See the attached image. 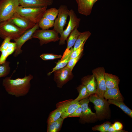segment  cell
Wrapping results in <instances>:
<instances>
[{
    "label": "cell",
    "instance_id": "obj_11",
    "mask_svg": "<svg viewBox=\"0 0 132 132\" xmlns=\"http://www.w3.org/2000/svg\"><path fill=\"white\" fill-rule=\"evenodd\" d=\"M54 72V80L56 83L57 87L59 88H61L73 77L72 71L66 66Z\"/></svg>",
    "mask_w": 132,
    "mask_h": 132
},
{
    "label": "cell",
    "instance_id": "obj_3",
    "mask_svg": "<svg viewBox=\"0 0 132 132\" xmlns=\"http://www.w3.org/2000/svg\"><path fill=\"white\" fill-rule=\"evenodd\" d=\"M26 31L18 27L8 19L0 22V37L2 39L9 37L14 40Z\"/></svg>",
    "mask_w": 132,
    "mask_h": 132
},
{
    "label": "cell",
    "instance_id": "obj_25",
    "mask_svg": "<svg viewBox=\"0 0 132 132\" xmlns=\"http://www.w3.org/2000/svg\"><path fill=\"white\" fill-rule=\"evenodd\" d=\"M54 21L50 20L43 17L38 23V26L42 29L47 30L54 27Z\"/></svg>",
    "mask_w": 132,
    "mask_h": 132
},
{
    "label": "cell",
    "instance_id": "obj_6",
    "mask_svg": "<svg viewBox=\"0 0 132 132\" xmlns=\"http://www.w3.org/2000/svg\"><path fill=\"white\" fill-rule=\"evenodd\" d=\"M58 33L54 30H36L32 36V38H36L40 40L41 46L51 42H55L59 40Z\"/></svg>",
    "mask_w": 132,
    "mask_h": 132
},
{
    "label": "cell",
    "instance_id": "obj_20",
    "mask_svg": "<svg viewBox=\"0 0 132 132\" xmlns=\"http://www.w3.org/2000/svg\"><path fill=\"white\" fill-rule=\"evenodd\" d=\"M104 77L107 89L113 88L119 86L120 80L117 76L105 72Z\"/></svg>",
    "mask_w": 132,
    "mask_h": 132
},
{
    "label": "cell",
    "instance_id": "obj_27",
    "mask_svg": "<svg viewBox=\"0 0 132 132\" xmlns=\"http://www.w3.org/2000/svg\"><path fill=\"white\" fill-rule=\"evenodd\" d=\"M62 112L58 108L51 112L49 114L47 120V124L55 121L61 117Z\"/></svg>",
    "mask_w": 132,
    "mask_h": 132
},
{
    "label": "cell",
    "instance_id": "obj_29",
    "mask_svg": "<svg viewBox=\"0 0 132 132\" xmlns=\"http://www.w3.org/2000/svg\"><path fill=\"white\" fill-rule=\"evenodd\" d=\"M9 64V61L0 64V77H5L9 74L10 71Z\"/></svg>",
    "mask_w": 132,
    "mask_h": 132
},
{
    "label": "cell",
    "instance_id": "obj_22",
    "mask_svg": "<svg viewBox=\"0 0 132 132\" xmlns=\"http://www.w3.org/2000/svg\"><path fill=\"white\" fill-rule=\"evenodd\" d=\"M110 104L114 105L120 108L125 113L132 117V111L124 103L123 101L108 99L107 101Z\"/></svg>",
    "mask_w": 132,
    "mask_h": 132
},
{
    "label": "cell",
    "instance_id": "obj_21",
    "mask_svg": "<svg viewBox=\"0 0 132 132\" xmlns=\"http://www.w3.org/2000/svg\"><path fill=\"white\" fill-rule=\"evenodd\" d=\"M91 33L89 31L80 32L73 48V51L85 42L86 41L91 35Z\"/></svg>",
    "mask_w": 132,
    "mask_h": 132
},
{
    "label": "cell",
    "instance_id": "obj_30",
    "mask_svg": "<svg viewBox=\"0 0 132 132\" xmlns=\"http://www.w3.org/2000/svg\"><path fill=\"white\" fill-rule=\"evenodd\" d=\"M112 124L110 122L106 121L101 124L94 126L92 128V129L93 131L107 132L108 129Z\"/></svg>",
    "mask_w": 132,
    "mask_h": 132
},
{
    "label": "cell",
    "instance_id": "obj_34",
    "mask_svg": "<svg viewBox=\"0 0 132 132\" xmlns=\"http://www.w3.org/2000/svg\"><path fill=\"white\" fill-rule=\"evenodd\" d=\"M112 126L115 130L117 131L118 132H127L122 130L123 128V125L121 123L119 122H115L113 124H112Z\"/></svg>",
    "mask_w": 132,
    "mask_h": 132
},
{
    "label": "cell",
    "instance_id": "obj_9",
    "mask_svg": "<svg viewBox=\"0 0 132 132\" xmlns=\"http://www.w3.org/2000/svg\"><path fill=\"white\" fill-rule=\"evenodd\" d=\"M105 69L103 67L96 68L92 71L97 84L96 94L99 97L104 98V95L107 90L105 78Z\"/></svg>",
    "mask_w": 132,
    "mask_h": 132
},
{
    "label": "cell",
    "instance_id": "obj_1",
    "mask_svg": "<svg viewBox=\"0 0 132 132\" xmlns=\"http://www.w3.org/2000/svg\"><path fill=\"white\" fill-rule=\"evenodd\" d=\"M11 76L7 77L3 80V85L8 94L16 97L24 96L28 93L31 86L30 81L33 78L30 74L22 78L15 79H11Z\"/></svg>",
    "mask_w": 132,
    "mask_h": 132
},
{
    "label": "cell",
    "instance_id": "obj_2",
    "mask_svg": "<svg viewBox=\"0 0 132 132\" xmlns=\"http://www.w3.org/2000/svg\"><path fill=\"white\" fill-rule=\"evenodd\" d=\"M89 97V101L94 105L97 119L102 120L107 118L110 115V104L107 100L99 97L96 94H91Z\"/></svg>",
    "mask_w": 132,
    "mask_h": 132
},
{
    "label": "cell",
    "instance_id": "obj_38",
    "mask_svg": "<svg viewBox=\"0 0 132 132\" xmlns=\"http://www.w3.org/2000/svg\"><path fill=\"white\" fill-rule=\"evenodd\" d=\"M16 48H7L6 50L8 53L9 55H11L15 51Z\"/></svg>",
    "mask_w": 132,
    "mask_h": 132
},
{
    "label": "cell",
    "instance_id": "obj_23",
    "mask_svg": "<svg viewBox=\"0 0 132 132\" xmlns=\"http://www.w3.org/2000/svg\"><path fill=\"white\" fill-rule=\"evenodd\" d=\"M64 119L61 117L56 121L48 124L47 132H59L62 126Z\"/></svg>",
    "mask_w": 132,
    "mask_h": 132
},
{
    "label": "cell",
    "instance_id": "obj_40",
    "mask_svg": "<svg viewBox=\"0 0 132 132\" xmlns=\"http://www.w3.org/2000/svg\"><path fill=\"white\" fill-rule=\"evenodd\" d=\"M98 0H95V3L97 1H98Z\"/></svg>",
    "mask_w": 132,
    "mask_h": 132
},
{
    "label": "cell",
    "instance_id": "obj_19",
    "mask_svg": "<svg viewBox=\"0 0 132 132\" xmlns=\"http://www.w3.org/2000/svg\"><path fill=\"white\" fill-rule=\"evenodd\" d=\"M106 99H111L123 101L124 98L121 94L119 86L113 88L107 89L104 95Z\"/></svg>",
    "mask_w": 132,
    "mask_h": 132
},
{
    "label": "cell",
    "instance_id": "obj_18",
    "mask_svg": "<svg viewBox=\"0 0 132 132\" xmlns=\"http://www.w3.org/2000/svg\"><path fill=\"white\" fill-rule=\"evenodd\" d=\"M82 84L86 87L90 95L92 94H96L97 84L94 76H88L83 78L81 80Z\"/></svg>",
    "mask_w": 132,
    "mask_h": 132
},
{
    "label": "cell",
    "instance_id": "obj_14",
    "mask_svg": "<svg viewBox=\"0 0 132 132\" xmlns=\"http://www.w3.org/2000/svg\"><path fill=\"white\" fill-rule=\"evenodd\" d=\"M90 102L89 97L79 101L82 110L81 120L86 122L93 121L97 119L95 113L93 112L88 106Z\"/></svg>",
    "mask_w": 132,
    "mask_h": 132
},
{
    "label": "cell",
    "instance_id": "obj_33",
    "mask_svg": "<svg viewBox=\"0 0 132 132\" xmlns=\"http://www.w3.org/2000/svg\"><path fill=\"white\" fill-rule=\"evenodd\" d=\"M86 41L85 42L73 51L70 55V59L76 57L78 56L83 50L84 46Z\"/></svg>",
    "mask_w": 132,
    "mask_h": 132
},
{
    "label": "cell",
    "instance_id": "obj_4",
    "mask_svg": "<svg viewBox=\"0 0 132 132\" xmlns=\"http://www.w3.org/2000/svg\"><path fill=\"white\" fill-rule=\"evenodd\" d=\"M47 7L39 8H24L21 6L17 8L16 12L29 19L36 24L39 22Z\"/></svg>",
    "mask_w": 132,
    "mask_h": 132
},
{
    "label": "cell",
    "instance_id": "obj_39",
    "mask_svg": "<svg viewBox=\"0 0 132 132\" xmlns=\"http://www.w3.org/2000/svg\"><path fill=\"white\" fill-rule=\"evenodd\" d=\"M16 43L15 42H10L8 44V48H16Z\"/></svg>",
    "mask_w": 132,
    "mask_h": 132
},
{
    "label": "cell",
    "instance_id": "obj_7",
    "mask_svg": "<svg viewBox=\"0 0 132 132\" xmlns=\"http://www.w3.org/2000/svg\"><path fill=\"white\" fill-rule=\"evenodd\" d=\"M69 19L68 24L66 29L60 34L59 39V44L63 45L65 43V41L67 39L70 33L76 27H79L80 19L78 18L75 11L72 9L69 10Z\"/></svg>",
    "mask_w": 132,
    "mask_h": 132
},
{
    "label": "cell",
    "instance_id": "obj_24",
    "mask_svg": "<svg viewBox=\"0 0 132 132\" xmlns=\"http://www.w3.org/2000/svg\"><path fill=\"white\" fill-rule=\"evenodd\" d=\"M79 93L78 97L74 100L77 101L88 97L90 95L86 87L82 84L80 85L77 88Z\"/></svg>",
    "mask_w": 132,
    "mask_h": 132
},
{
    "label": "cell",
    "instance_id": "obj_32",
    "mask_svg": "<svg viewBox=\"0 0 132 132\" xmlns=\"http://www.w3.org/2000/svg\"><path fill=\"white\" fill-rule=\"evenodd\" d=\"M82 54V53L76 57L70 59L66 66L72 71L74 67L80 58Z\"/></svg>",
    "mask_w": 132,
    "mask_h": 132
},
{
    "label": "cell",
    "instance_id": "obj_10",
    "mask_svg": "<svg viewBox=\"0 0 132 132\" xmlns=\"http://www.w3.org/2000/svg\"><path fill=\"white\" fill-rule=\"evenodd\" d=\"M80 105L79 101L69 99L58 102L56 104V107L61 110V117L64 119L68 117Z\"/></svg>",
    "mask_w": 132,
    "mask_h": 132
},
{
    "label": "cell",
    "instance_id": "obj_16",
    "mask_svg": "<svg viewBox=\"0 0 132 132\" xmlns=\"http://www.w3.org/2000/svg\"><path fill=\"white\" fill-rule=\"evenodd\" d=\"M20 5L24 8H39L50 6L53 0H19Z\"/></svg>",
    "mask_w": 132,
    "mask_h": 132
},
{
    "label": "cell",
    "instance_id": "obj_28",
    "mask_svg": "<svg viewBox=\"0 0 132 132\" xmlns=\"http://www.w3.org/2000/svg\"><path fill=\"white\" fill-rule=\"evenodd\" d=\"M70 55L65 59L62 60H59L56 63V65L52 69V71L51 72L48 73L47 75L49 76L55 71L62 68L66 66L70 59Z\"/></svg>",
    "mask_w": 132,
    "mask_h": 132
},
{
    "label": "cell",
    "instance_id": "obj_17",
    "mask_svg": "<svg viewBox=\"0 0 132 132\" xmlns=\"http://www.w3.org/2000/svg\"><path fill=\"white\" fill-rule=\"evenodd\" d=\"M77 4L79 13L88 16L91 13L95 0H75Z\"/></svg>",
    "mask_w": 132,
    "mask_h": 132
},
{
    "label": "cell",
    "instance_id": "obj_15",
    "mask_svg": "<svg viewBox=\"0 0 132 132\" xmlns=\"http://www.w3.org/2000/svg\"><path fill=\"white\" fill-rule=\"evenodd\" d=\"M80 32L77 29V28L76 27L72 31L67 40V48L64 52L60 60H62L67 58L70 55L73 51L72 47L74 45Z\"/></svg>",
    "mask_w": 132,
    "mask_h": 132
},
{
    "label": "cell",
    "instance_id": "obj_8",
    "mask_svg": "<svg viewBox=\"0 0 132 132\" xmlns=\"http://www.w3.org/2000/svg\"><path fill=\"white\" fill-rule=\"evenodd\" d=\"M58 10V17L54 21L53 29L60 34L63 31L64 28L66 23L69 10L66 5H63L60 6Z\"/></svg>",
    "mask_w": 132,
    "mask_h": 132
},
{
    "label": "cell",
    "instance_id": "obj_12",
    "mask_svg": "<svg viewBox=\"0 0 132 132\" xmlns=\"http://www.w3.org/2000/svg\"><path fill=\"white\" fill-rule=\"evenodd\" d=\"M38 23H37L32 28L27 30L18 38L14 40L16 46L13 56L16 57L22 52L21 47L25 43L32 38V36L35 31L39 28Z\"/></svg>",
    "mask_w": 132,
    "mask_h": 132
},
{
    "label": "cell",
    "instance_id": "obj_35",
    "mask_svg": "<svg viewBox=\"0 0 132 132\" xmlns=\"http://www.w3.org/2000/svg\"><path fill=\"white\" fill-rule=\"evenodd\" d=\"M82 115V110L80 105L72 114L70 115L68 117H78L81 118Z\"/></svg>",
    "mask_w": 132,
    "mask_h": 132
},
{
    "label": "cell",
    "instance_id": "obj_31",
    "mask_svg": "<svg viewBox=\"0 0 132 132\" xmlns=\"http://www.w3.org/2000/svg\"><path fill=\"white\" fill-rule=\"evenodd\" d=\"M40 57L44 60H52L56 59L61 58L62 56L61 55H57L52 54L45 53L41 55Z\"/></svg>",
    "mask_w": 132,
    "mask_h": 132
},
{
    "label": "cell",
    "instance_id": "obj_36",
    "mask_svg": "<svg viewBox=\"0 0 132 132\" xmlns=\"http://www.w3.org/2000/svg\"><path fill=\"white\" fill-rule=\"evenodd\" d=\"M11 40L10 37H7L4 39V40L0 47V51L6 50L8 48L9 43Z\"/></svg>",
    "mask_w": 132,
    "mask_h": 132
},
{
    "label": "cell",
    "instance_id": "obj_13",
    "mask_svg": "<svg viewBox=\"0 0 132 132\" xmlns=\"http://www.w3.org/2000/svg\"><path fill=\"white\" fill-rule=\"evenodd\" d=\"M8 20L18 27L26 31L32 28L36 24L29 19L16 12Z\"/></svg>",
    "mask_w": 132,
    "mask_h": 132
},
{
    "label": "cell",
    "instance_id": "obj_37",
    "mask_svg": "<svg viewBox=\"0 0 132 132\" xmlns=\"http://www.w3.org/2000/svg\"><path fill=\"white\" fill-rule=\"evenodd\" d=\"M1 52V54L0 57V64L5 62L7 58L9 55L6 50H3Z\"/></svg>",
    "mask_w": 132,
    "mask_h": 132
},
{
    "label": "cell",
    "instance_id": "obj_5",
    "mask_svg": "<svg viewBox=\"0 0 132 132\" xmlns=\"http://www.w3.org/2000/svg\"><path fill=\"white\" fill-rule=\"evenodd\" d=\"M19 5V0H0V22L9 19Z\"/></svg>",
    "mask_w": 132,
    "mask_h": 132
},
{
    "label": "cell",
    "instance_id": "obj_26",
    "mask_svg": "<svg viewBox=\"0 0 132 132\" xmlns=\"http://www.w3.org/2000/svg\"><path fill=\"white\" fill-rule=\"evenodd\" d=\"M58 14V9L55 8H52L46 10L43 17L50 20L54 21Z\"/></svg>",
    "mask_w": 132,
    "mask_h": 132
}]
</instances>
